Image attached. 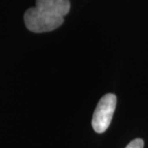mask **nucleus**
<instances>
[{
	"label": "nucleus",
	"mask_w": 148,
	"mask_h": 148,
	"mask_svg": "<svg viewBox=\"0 0 148 148\" xmlns=\"http://www.w3.org/2000/svg\"><path fill=\"white\" fill-rule=\"evenodd\" d=\"M144 142L141 138H137L132 140L125 148H143Z\"/></svg>",
	"instance_id": "20e7f679"
},
{
	"label": "nucleus",
	"mask_w": 148,
	"mask_h": 148,
	"mask_svg": "<svg viewBox=\"0 0 148 148\" xmlns=\"http://www.w3.org/2000/svg\"><path fill=\"white\" fill-rule=\"evenodd\" d=\"M36 7L55 16H64L70 11L69 0H36Z\"/></svg>",
	"instance_id": "7ed1b4c3"
},
{
	"label": "nucleus",
	"mask_w": 148,
	"mask_h": 148,
	"mask_svg": "<svg viewBox=\"0 0 148 148\" xmlns=\"http://www.w3.org/2000/svg\"><path fill=\"white\" fill-rule=\"evenodd\" d=\"M117 98L114 94H106L101 98L95 108L92 118V127L97 133H103L110 125L116 108Z\"/></svg>",
	"instance_id": "f03ea898"
},
{
	"label": "nucleus",
	"mask_w": 148,
	"mask_h": 148,
	"mask_svg": "<svg viewBox=\"0 0 148 148\" xmlns=\"http://www.w3.org/2000/svg\"><path fill=\"white\" fill-rule=\"evenodd\" d=\"M24 21L29 31L41 33L51 32L60 27L64 23V16H55L34 7L25 12Z\"/></svg>",
	"instance_id": "f257e3e1"
}]
</instances>
